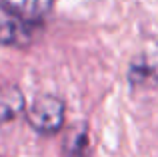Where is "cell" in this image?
<instances>
[{"mask_svg":"<svg viewBox=\"0 0 158 157\" xmlns=\"http://www.w3.org/2000/svg\"><path fill=\"white\" fill-rule=\"evenodd\" d=\"M62 157H90V137L86 125H78L68 133L62 147Z\"/></svg>","mask_w":158,"mask_h":157,"instance_id":"8992f818","label":"cell"},{"mask_svg":"<svg viewBox=\"0 0 158 157\" xmlns=\"http://www.w3.org/2000/svg\"><path fill=\"white\" fill-rule=\"evenodd\" d=\"M66 105L54 95H38L26 109V121L36 133L56 135L64 127Z\"/></svg>","mask_w":158,"mask_h":157,"instance_id":"6da1fadb","label":"cell"},{"mask_svg":"<svg viewBox=\"0 0 158 157\" xmlns=\"http://www.w3.org/2000/svg\"><path fill=\"white\" fill-rule=\"evenodd\" d=\"M0 2L22 20L34 24V22H42L50 14L56 0H0Z\"/></svg>","mask_w":158,"mask_h":157,"instance_id":"277c9868","label":"cell"},{"mask_svg":"<svg viewBox=\"0 0 158 157\" xmlns=\"http://www.w3.org/2000/svg\"><path fill=\"white\" fill-rule=\"evenodd\" d=\"M128 81L134 89H158V56H136L128 69Z\"/></svg>","mask_w":158,"mask_h":157,"instance_id":"3957f363","label":"cell"},{"mask_svg":"<svg viewBox=\"0 0 158 157\" xmlns=\"http://www.w3.org/2000/svg\"><path fill=\"white\" fill-rule=\"evenodd\" d=\"M34 43V24L22 20L0 2V47L28 48Z\"/></svg>","mask_w":158,"mask_h":157,"instance_id":"7a4b0ae2","label":"cell"},{"mask_svg":"<svg viewBox=\"0 0 158 157\" xmlns=\"http://www.w3.org/2000/svg\"><path fill=\"white\" fill-rule=\"evenodd\" d=\"M26 109V99L20 87L16 85H4L0 87V125L10 123L24 113Z\"/></svg>","mask_w":158,"mask_h":157,"instance_id":"5b68a950","label":"cell"}]
</instances>
